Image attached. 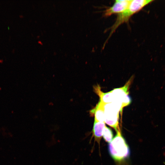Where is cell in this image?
I'll list each match as a JSON object with an SVG mask.
<instances>
[{
  "instance_id": "cell-1",
  "label": "cell",
  "mask_w": 165,
  "mask_h": 165,
  "mask_svg": "<svg viewBox=\"0 0 165 165\" xmlns=\"http://www.w3.org/2000/svg\"><path fill=\"white\" fill-rule=\"evenodd\" d=\"M116 132V135L109 143L108 150L110 155L114 160L121 161L129 156L130 149L120 130Z\"/></svg>"
},
{
  "instance_id": "cell-2",
  "label": "cell",
  "mask_w": 165,
  "mask_h": 165,
  "mask_svg": "<svg viewBox=\"0 0 165 165\" xmlns=\"http://www.w3.org/2000/svg\"><path fill=\"white\" fill-rule=\"evenodd\" d=\"M153 1L152 0H131L128 8L118 14L114 24L110 28L111 31L108 39L120 25L127 22L133 15Z\"/></svg>"
},
{
  "instance_id": "cell-3",
  "label": "cell",
  "mask_w": 165,
  "mask_h": 165,
  "mask_svg": "<svg viewBox=\"0 0 165 165\" xmlns=\"http://www.w3.org/2000/svg\"><path fill=\"white\" fill-rule=\"evenodd\" d=\"M124 107L122 103L114 101L104 104L105 123L114 128L116 131L120 130L119 126V112Z\"/></svg>"
},
{
  "instance_id": "cell-4",
  "label": "cell",
  "mask_w": 165,
  "mask_h": 165,
  "mask_svg": "<svg viewBox=\"0 0 165 165\" xmlns=\"http://www.w3.org/2000/svg\"><path fill=\"white\" fill-rule=\"evenodd\" d=\"M131 78L123 87L117 88L112 90L115 101L121 102L124 107L129 105L131 102V98L129 95V89L131 83Z\"/></svg>"
},
{
  "instance_id": "cell-5",
  "label": "cell",
  "mask_w": 165,
  "mask_h": 165,
  "mask_svg": "<svg viewBox=\"0 0 165 165\" xmlns=\"http://www.w3.org/2000/svg\"><path fill=\"white\" fill-rule=\"evenodd\" d=\"M131 0H116L113 6L105 11L104 15L108 16L120 13L125 10L129 6Z\"/></svg>"
},
{
  "instance_id": "cell-6",
  "label": "cell",
  "mask_w": 165,
  "mask_h": 165,
  "mask_svg": "<svg viewBox=\"0 0 165 165\" xmlns=\"http://www.w3.org/2000/svg\"><path fill=\"white\" fill-rule=\"evenodd\" d=\"M95 93L100 97V102L105 104L111 103L115 101L114 97L112 91L104 93L101 90L99 86H96L94 87Z\"/></svg>"
},
{
  "instance_id": "cell-7",
  "label": "cell",
  "mask_w": 165,
  "mask_h": 165,
  "mask_svg": "<svg viewBox=\"0 0 165 165\" xmlns=\"http://www.w3.org/2000/svg\"><path fill=\"white\" fill-rule=\"evenodd\" d=\"M104 104L99 102L96 107L90 111V113L94 114V121L105 123V115Z\"/></svg>"
},
{
  "instance_id": "cell-8",
  "label": "cell",
  "mask_w": 165,
  "mask_h": 165,
  "mask_svg": "<svg viewBox=\"0 0 165 165\" xmlns=\"http://www.w3.org/2000/svg\"><path fill=\"white\" fill-rule=\"evenodd\" d=\"M105 123L94 121L93 127V135L95 140L99 144L102 136L104 129L105 127Z\"/></svg>"
},
{
  "instance_id": "cell-9",
  "label": "cell",
  "mask_w": 165,
  "mask_h": 165,
  "mask_svg": "<svg viewBox=\"0 0 165 165\" xmlns=\"http://www.w3.org/2000/svg\"><path fill=\"white\" fill-rule=\"evenodd\" d=\"M102 136L106 142L110 143L113 138V134L112 130L105 126L103 130Z\"/></svg>"
},
{
  "instance_id": "cell-10",
  "label": "cell",
  "mask_w": 165,
  "mask_h": 165,
  "mask_svg": "<svg viewBox=\"0 0 165 165\" xmlns=\"http://www.w3.org/2000/svg\"><path fill=\"white\" fill-rule=\"evenodd\" d=\"M19 16L20 18L23 17V16L22 15H19Z\"/></svg>"
},
{
  "instance_id": "cell-11",
  "label": "cell",
  "mask_w": 165,
  "mask_h": 165,
  "mask_svg": "<svg viewBox=\"0 0 165 165\" xmlns=\"http://www.w3.org/2000/svg\"><path fill=\"white\" fill-rule=\"evenodd\" d=\"M3 60H0V62H2Z\"/></svg>"
},
{
  "instance_id": "cell-12",
  "label": "cell",
  "mask_w": 165,
  "mask_h": 165,
  "mask_svg": "<svg viewBox=\"0 0 165 165\" xmlns=\"http://www.w3.org/2000/svg\"><path fill=\"white\" fill-rule=\"evenodd\" d=\"M8 29H9V27H8Z\"/></svg>"
}]
</instances>
